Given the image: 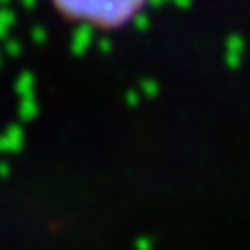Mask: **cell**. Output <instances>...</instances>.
Here are the masks:
<instances>
[{"label":"cell","instance_id":"6da1fadb","mask_svg":"<svg viewBox=\"0 0 250 250\" xmlns=\"http://www.w3.org/2000/svg\"><path fill=\"white\" fill-rule=\"evenodd\" d=\"M152 2L154 0H50L62 19L100 31L131 25Z\"/></svg>","mask_w":250,"mask_h":250}]
</instances>
